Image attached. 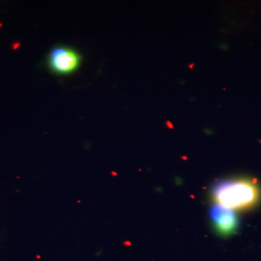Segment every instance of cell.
I'll list each match as a JSON object with an SVG mask.
<instances>
[{
  "mask_svg": "<svg viewBox=\"0 0 261 261\" xmlns=\"http://www.w3.org/2000/svg\"><path fill=\"white\" fill-rule=\"evenodd\" d=\"M216 203L232 210L254 207L260 198V190L255 182L247 178L221 180L211 190Z\"/></svg>",
  "mask_w": 261,
  "mask_h": 261,
  "instance_id": "obj_1",
  "label": "cell"
},
{
  "mask_svg": "<svg viewBox=\"0 0 261 261\" xmlns=\"http://www.w3.org/2000/svg\"><path fill=\"white\" fill-rule=\"evenodd\" d=\"M80 55L74 49L66 47H57L49 53L48 64L55 73L69 74L80 67Z\"/></svg>",
  "mask_w": 261,
  "mask_h": 261,
  "instance_id": "obj_2",
  "label": "cell"
},
{
  "mask_svg": "<svg viewBox=\"0 0 261 261\" xmlns=\"http://www.w3.org/2000/svg\"><path fill=\"white\" fill-rule=\"evenodd\" d=\"M210 216L215 228L223 236L233 234L238 230V216L232 209L216 203L211 208Z\"/></svg>",
  "mask_w": 261,
  "mask_h": 261,
  "instance_id": "obj_3",
  "label": "cell"
}]
</instances>
